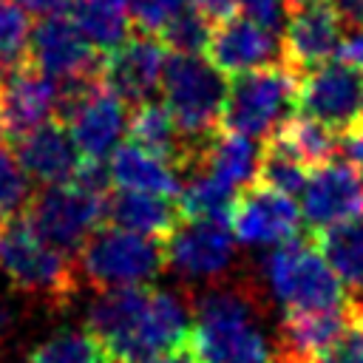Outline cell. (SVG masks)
Instances as JSON below:
<instances>
[{
    "mask_svg": "<svg viewBox=\"0 0 363 363\" xmlns=\"http://www.w3.org/2000/svg\"><path fill=\"white\" fill-rule=\"evenodd\" d=\"M108 170H111V182L119 190L156 193V196L179 199V190H182L179 167L170 164L167 159L133 145V142H125L111 153Z\"/></svg>",
    "mask_w": 363,
    "mask_h": 363,
    "instance_id": "21",
    "label": "cell"
},
{
    "mask_svg": "<svg viewBox=\"0 0 363 363\" xmlns=\"http://www.w3.org/2000/svg\"><path fill=\"white\" fill-rule=\"evenodd\" d=\"M159 85L164 108L173 113L182 136L193 147L216 133L227 99V79L210 60L170 51Z\"/></svg>",
    "mask_w": 363,
    "mask_h": 363,
    "instance_id": "4",
    "label": "cell"
},
{
    "mask_svg": "<svg viewBox=\"0 0 363 363\" xmlns=\"http://www.w3.org/2000/svg\"><path fill=\"white\" fill-rule=\"evenodd\" d=\"M343 60H349L352 65H357L363 71V23H357L346 37H343V45H340V54Z\"/></svg>",
    "mask_w": 363,
    "mask_h": 363,
    "instance_id": "37",
    "label": "cell"
},
{
    "mask_svg": "<svg viewBox=\"0 0 363 363\" xmlns=\"http://www.w3.org/2000/svg\"><path fill=\"white\" fill-rule=\"evenodd\" d=\"M71 20L99 54H108L130 37L133 6L130 0H77Z\"/></svg>",
    "mask_w": 363,
    "mask_h": 363,
    "instance_id": "25",
    "label": "cell"
},
{
    "mask_svg": "<svg viewBox=\"0 0 363 363\" xmlns=\"http://www.w3.org/2000/svg\"><path fill=\"white\" fill-rule=\"evenodd\" d=\"M28 62L45 77L65 82L74 77L99 74L102 54L85 40V34L77 28L71 17L57 14V17H43L31 28Z\"/></svg>",
    "mask_w": 363,
    "mask_h": 363,
    "instance_id": "15",
    "label": "cell"
},
{
    "mask_svg": "<svg viewBox=\"0 0 363 363\" xmlns=\"http://www.w3.org/2000/svg\"><path fill=\"white\" fill-rule=\"evenodd\" d=\"M309 164H303L298 159V153L281 142L278 136H269L267 145L261 147V164H258V179L264 187H272L278 193H286V196H295L301 193L309 170Z\"/></svg>",
    "mask_w": 363,
    "mask_h": 363,
    "instance_id": "29",
    "label": "cell"
},
{
    "mask_svg": "<svg viewBox=\"0 0 363 363\" xmlns=\"http://www.w3.org/2000/svg\"><path fill=\"white\" fill-rule=\"evenodd\" d=\"M6 136H9V130H6V116H3V99H0V145L6 142Z\"/></svg>",
    "mask_w": 363,
    "mask_h": 363,
    "instance_id": "42",
    "label": "cell"
},
{
    "mask_svg": "<svg viewBox=\"0 0 363 363\" xmlns=\"http://www.w3.org/2000/svg\"><path fill=\"white\" fill-rule=\"evenodd\" d=\"M354 125H357V130L363 133V102H360V113H357V122H354Z\"/></svg>",
    "mask_w": 363,
    "mask_h": 363,
    "instance_id": "44",
    "label": "cell"
},
{
    "mask_svg": "<svg viewBox=\"0 0 363 363\" xmlns=\"http://www.w3.org/2000/svg\"><path fill=\"white\" fill-rule=\"evenodd\" d=\"M190 349L199 363H275V340L250 284L218 281L190 298Z\"/></svg>",
    "mask_w": 363,
    "mask_h": 363,
    "instance_id": "1",
    "label": "cell"
},
{
    "mask_svg": "<svg viewBox=\"0 0 363 363\" xmlns=\"http://www.w3.org/2000/svg\"><path fill=\"white\" fill-rule=\"evenodd\" d=\"M352 303L323 312L286 315L275 337V363H315L349 326Z\"/></svg>",
    "mask_w": 363,
    "mask_h": 363,
    "instance_id": "19",
    "label": "cell"
},
{
    "mask_svg": "<svg viewBox=\"0 0 363 363\" xmlns=\"http://www.w3.org/2000/svg\"><path fill=\"white\" fill-rule=\"evenodd\" d=\"M14 156L26 170L28 182H37L43 187L71 182L82 162L65 122L60 119H48L40 128L17 136Z\"/></svg>",
    "mask_w": 363,
    "mask_h": 363,
    "instance_id": "18",
    "label": "cell"
},
{
    "mask_svg": "<svg viewBox=\"0 0 363 363\" xmlns=\"http://www.w3.org/2000/svg\"><path fill=\"white\" fill-rule=\"evenodd\" d=\"M164 267L184 284H218L235 264V238L227 221L213 218H179V224L162 238Z\"/></svg>",
    "mask_w": 363,
    "mask_h": 363,
    "instance_id": "9",
    "label": "cell"
},
{
    "mask_svg": "<svg viewBox=\"0 0 363 363\" xmlns=\"http://www.w3.org/2000/svg\"><path fill=\"white\" fill-rule=\"evenodd\" d=\"M230 233L241 247H281L295 241L303 224L301 207L292 196L255 184L238 193L230 210Z\"/></svg>",
    "mask_w": 363,
    "mask_h": 363,
    "instance_id": "11",
    "label": "cell"
},
{
    "mask_svg": "<svg viewBox=\"0 0 363 363\" xmlns=\"http://www.w3.org/2000/svg\"><path fill=\"white\" fill-rule=\"evenodd\" d=\"M190 298H184L179 289L150 286L133 323L116 340H111L105 352L113 363H147L176 346H184L190 340Z\"/></svg>",
    "mask_w": 363,
    "mask_h": 363,
    "instance_id": "8",
    "label": "cell"
},
{
    "mask_svg": "<svg viewBox=\"0 0 363 363\" xmlns=\"http://www.w3.org/2000/svg\"><path fill=\"white\" fill-rule=\"evenodd\" d=\"M164 62H167V48L159 40V34L136 31L113 51L102 54L99 79L122 102L142 105L156 94Z\"/></svg>",
    "mask_w": 363,
    "mask_h": 363,
    "instance_id": "12",
    "label": "cell"
},
{
    "mask_svg": "<svg viewBox=\"0 0 363 363\" xmlns=\"http://www.w3.org/2000/svg\"><path fill=\"white\" fill-rule=\"evenodd\" d=\"M128 133H130L133 145L167 159L179 170H184L190 164V159L196 156V147L182 136L173 113L153 99L136 105L133 116L128 119Z\"/></svg>",
    "mask_w": 363,
    "mask_h": 363,
    "instance_id": "23",
    "label": "cell"
},
{
    "mask_svg": "<svg viewBox=\"0 0 363 363\" xmlns=\"http://www.w3.org/2000/svg\"><path fill=\"white\" fill-rule=\"evenodd\" d=\"M31 306H37V303L28 301L26 295H20L17 289H11V292L0 289V352L3 354L23 335V329L31 318Z\"/></svg>",
    "mask_w": 363,
    "mask_h": 363,
    "instance_id": "33",
    "label": "cell"
},
{
    "mask_svg": "<svg viewBox=\"0 0 363 363\" xmlns=\"http://www.w3.org/2000/svg\"><path fill=\"white\" fill-rule=\"evenodd\" d=\"M315 363H363V301L352 303L349 326Z\"/></svg>",
    "mask_w": 363,
    "mask_h": 363,
    "instance_id": "34",
    "label": "cell"
},
{
    "mask_svg": "<svg viewBox=\"0 0 363 363\" xmlns=\"http://www.w3.org/2000/svg\"><path fill=\"white\" fill-rule=\"evenodd\" d=\"M284 3H292V6L298 9V6H315V3H326V0H284Z\"/></svg>",
    "mask_w": 363,
    "mask_h": 363,
    "instance_id": "43",
    "label": "cell"
},
{
    "mask_svg": "<svg viewBox=\"0 0 363 363\" xmlns=\"http://www.w3.org/2000/svg\"><path fill=\"white\" fill-rule=\"evenodd\" d=\"M0 6H6V0H0Z\"/></svg>",
    "mask_w": 363,
    "mask_h": 363,
    "instance_id": "45",
    "label": "cell"
},
{
    "mask_svg": "<svg viewBox=\"0 0 363 363\" xmlns=\"http://www.w3.org/2000/svg\"><path fill=\"white\" fill-rule=\"evenodd\" d=\"M79 278L96 289L147 286L164 269L162 238L128 233L119 227H96L77 252Z\"/></svg>",
    "mask_w": 363,
    "mask_h": 363,
    "instance_id": "5",
    "label": "cell"
},
{
    "mask_svg": "<svg viewBox=\"0 0 363 363\" xmlns=\"http://www.w3.org/2000/svg\"><path fill=\"white\" fill-rule=\"evenodd\" d=\"M261 278L267 295L286 315L340 309L346 303L337 275L329 269L323 255L301 238L272 247L264 258Z\"/></svg>",
    "mask_w": 363,
    "mask_h": 363,
    "instance_id": "3",
    "label": "cell"
},
{
    "mask_svg": "<svg viewBox=\"0 0 363 363\" xmlns=\"http://www.w3.org/2000/svg\"><path fill=\"white\" fill-rule=\"evenodd\" d=\"M335 9L343 17V23H363V0H335Z\"/></svg>",
    "mask_w": 363,
    "mask_h": 363,
    "instance_id": "40",
    "label": "cell"
},
{
    "mask_svg": "<svg viewBox=\"0 0 363 363\" xmlns=\"http://www.w3.org/2000/svg\"><path fill=\"white\" fill-rule=\"evenodd\" d=\"M258 164H261V147L255 145V139L224 130L204 139V145L184 170H204L238 193L258 179Z\"/></svg>",
    "mask_w": 363,
    "mask_h": 363,
    "instance_id": "20",
    "label": "cell"
},
{
    "mask_svg": "<svg viewBox=\"0 0 363 363\" xmlns=\"http://www.w3.org/2000/svg\"><path fill=\"white\" fill-rule=\"evenodd\" d=\"M298 108L303 116L323 122L332 130H352L363 102V71L343 57L306 71L298 82Z\"/></svg>",
    "mask_w": 363,
    "mask_h": 363,
    "instance_id": "10",
    "label": "cell"
},
{
    "mask_svg": "<svg viewBox=\"0 0 363 363\" xmlns=\"http://www.w3.org/2000/svg\"><path fill=\"white\" fill-rule=\"evenodd\" d=\"M23 218L51 250L74 258L99 221H105V199L77 182L48 184L28 199Z\"/></svg>",
    "mask_w": 363,
    "mask_h": 363,
    "instance_id": "7",
    "label": "cell"
},
{
    "mask_svg": "<svg viewBox=\"0 0 363 363\" xmlns=\"http://www.w3.org/2000/svg\"><path fill=\"white\" fill-rule=\"evenodd\" d=\"M343 37V17L335 6H298L284 26V62L295 71L323 65L340 54Z\"/></svg>",
    "mask_w": 363,
    "mask_h": 363,
    "instance_id": "16",
    "label": "cell"
},
{
    "mask_svg": "<svg viewBox=\"0 0 363 363\" xmlns=\"http://www.w3.org/2000/svg\"><path fill=\"white\" fill-rule=\"evenodd\" d=\"M17 6L28 14V17H57V14H65L74 0H17Z\"/></svg>",
    "mask_w": 363,
    "mask_h": 363,
    "instance_id": "36",
    "label": "cell"
},
{
    "mask_svg": "<svg viewBox=\"0 0 363 363\" xmlns=\"http://www.w3.org/2000/svg\"><path fill=\"white\" fill-rule=\"evenodd\" d=\"M0 272L11 289L54 312H65L79 295L74 258L51 250L23 216L0 221Z\"/></svg>",
    "mask_w": 363,
    "mask_h": 363,
    "instance_id": "2",
    "label": "cell"
},
{
    "mask_svg": "<svg viewBox=\"0 0 363 363\" xmlns=\"http://www.w3.org/2000/svg\"><path fill=\"white\" fill-rule=\"evenodd\" d=\"M147 363H199V360H196L190 343H184V346H176V349H170V352H164V354L147 360Z\"/></svg>",
    "mask_w": 363,
    "mask_h": 363,
    "instance_id": "41",
    "label": "cell"
},
{
    "mask_svg": "<svg viewBox=\"0 0 363 363\" xmlns=\"http://www.w3.org/2000/svg\"><path fill=\"white\" fill-rule=\"evenodd\" d=\"M318 252L343 289L363 292V213L318 230Z\"/></svg>",
    "mask_w": 363,
    "mask_h": 363,
    "instance_id": "24",
    "label": "cell"
},
{
    "mask_svg": "<svg viewBox=\"0 0 363 363\" xmlns=\"http://www.w3.org/2000/svg\"><path fill=\"white\" fill-rule=\"evenodd\" d=\"M204 51L221 74L233 77L284 62V43L278 40V34L244 14H227L216 20Z\"/></svg>",
    "mask_w": 363,
    "mask_h": 363,
    "instance_id": "14",
    "label": "cell"
},
{
    "mask_svg": "<svg viewBox=\"0 0 363 363\" xmlns=\"http://www.w3.org/2000/svg\"><path fill=\"white\" fill-rule=\"evenodd\" d=\"M28 199H31V187L26 170L20 167L17 156L0 145V221L20 216Z\"/></svg>",
    "mask_w": 363,
    "mask_h": 363,
    "instance_id": "32",
    "label": "cell"
},
{
    "mask_svg": "<svg viewBox=\"0 0 363 363\" xmlns=\"http://www.w3.org/2000/svg\"><path fill=\"white\" fill-rule=\"evenodd\" d=\"M238 199L235 190L221 184L204 170H190L187 182H182L179 190V210L184 218H213V221H227L233 201Z\"/></svg>",
    "mask_w": 363,
    "mask_h": 363,
    "instance_id": "26",
    "label": "cell"
},
{
    "mask_svg": "<svg viewBox=\"0 0 363 363\" xmlns=\"http://www.w3.org/2000/svg\"><path fill=\"white\" fill-rule=\"evenodd\" d=\"M182 218V210L173 199L156 196V193H136V190H119L105 196V221L111 227L164 238Z\"/></svg>",
    "mask_w": 363,
    "mask_h": 363,
    "instance_id": "22",
    "label": "cell"
},
{
    "mask_svg": "<svg viewBox=\"0 0 363 363\" xmlns=\"http://www.w3.org/2000/svg\"><path fill=\"white\" fill-rule=\"evenodd\" d=\"M31 23L17 3L0 6V77L23 68L28 62Z\"/></svg>",
    "mask_w": 363,
    "mask_h": 363,
    "instance_id": "30",
    "label": "cell"
},
{
    "mask_svg": "<svg viewBox=\"0 0 363 363\" xmlns=\"http://www.w3.org/2000/svg\"><path fill=\"white\" fill-rule=\"evenodd\" d=\"M301 216L318 233L363 213V176L346 159H329L309 170L301 187Z\"/></svg>",
    "mask_w": 363,
    "mask_h": 363,
    "instance_id": "13",
    "label": "cell"
},
{
    "mask_svg": "<svg viewBox=\"0 0 363 363\" xmlns=\"http://www.w3.org/2000/svg\"><path fill=\"white\" fill-rule=\"evenodd\" d=\"M26 363H111V357L88 329H57L31 346Z\"/></svg>",
    "mask_w": 363,
    "mask_h": 363,
    "instance_id": "27",
    "label": "cell"
},
{
    "mask_svg": "<svg viewBox=\"0 0 363 363\" xmlns=\"http://www.w3.org/2000/svg\"><path fill=\"white\" fill-rule=\"evenodd\" d=\"M340 150H343L346 162H352V164L360 170V176H363V133H360L357 128H352V130L343 133V139H340Z\"/></svg>",
    "mask_w": 363,
    "mask_h": 363,
    "instance_id": "38",
    "label": "cell"
},
{
    "mask_svg": "<svg viewBox=\"0 0 363 363\" xmlns=\"http://www.w3.org/2000/svg\"><path fill=\"white\" fill-rule=\"evenodd\" d=\"M295 96V68H289L286 62L238 74L227 85L221 128L250 139H269L289 119Z\"/></svg>",
    "mask_w": 363,
    "mask_h": 363,
    "instance_id": "6",
    "label": "cell"
},
{
    "mask_svg": "<svg viewBox=\"0 0 363 363\" xmlns=\"http://www.w3.org/2000/svg\"><path fill=\"white\" fill-rule=\"evenodd\" d=\"M210 17L201 14L193 6H184L182 11H176L159 31V40L164 43V48H170L173 54H201L207 48L210 40Z\"/></svg>",
    "mask_w": 363,
    "mask_h": 363,
    "instance_id": "31",
    "label": "cell"
},
{
    "mask_svg": "<svg viewBox=\"0 0 363 363\" xmlns=\"http://www.w3.org/2000/svg\"><path fill=\"white\" fill-rule=\"evenodd\" d=\"M0 99L6 130L17 139L54 119V113L60 111V82L26 62L23 68L0 77Z\"/></svg>",
    "mask_w": 363,
    "mask_h": 363,
    "instance_id": "17",
    "label": "cell"
},
{
    "mask_svg": "<svg viewBox=\"0 0 363 363\" xmlns=\"http://www.w3.org/2000/svg\"><path fill=\"white\" fill-rule=\"evenodd\" d=\"M272 136L286 142L298 153V159L309 167H318V164L335 159V153L340 150V139L335 136V130L312 116H303V113L286 119Z\"/></svg>",
    "mask_w": 363,
    "mask_h": 363,
    "instance_id": "28",
    "label": "cell"
},
{
    "mask_svg": "<svg viewBox=\"0 0 363 363\" xmlns=\"http://www.w3.org/2000/svg\"><path fill=\"white\" fill-rule=\"evenodd\" d=\"M193 9H199L201 14H207L210 20H221L227 14H233V0H187Z\"/></svg>",
    "mask_w": 363,
    "mask_h": 363,
    "instance_id": "39",
    "label": "cell"
},
{
    "mask_svg": "<svg viewBox=\"0 0 363 363\" xmlns=\"http://www.w3.org/2000/svg\"><path fill=\"white\" fill-rule=\"evenodd\" d=\"M133 6V23L139 31H162V26L187 6V0H130Z\"/></svg>",
    "mask_w": 363,
    "mask_h": 363,
    "instance_id": "35",
    "label": "cell"
}]
</instances>
